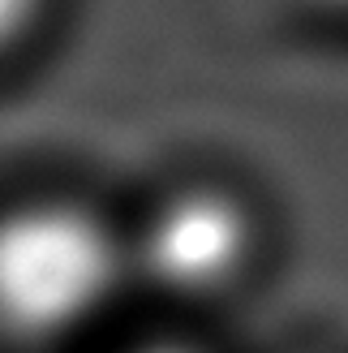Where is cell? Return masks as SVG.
Instances as JSON below:
<instances>
[{
  "label": "cell",
  "instance_id": "cell-1",
  "mask_svg": "<svg viewBox=\"0 0 348 353\" xmlns=\"http://www.w3.org/2000/svg\"><path fill=\"white\" fill-rule=\"evenodd\" d=\"M125 272V250L91 211L30 203L0 216V332L56 341L91 323Z\"/></svg>",
  "mask_w": 348,
  "mask_h": 353
},
{
  "label": "cell",
  "instance_id": "cell-2",
  "mask_svg": "<svg viewBox=\"0 0 348 353\" xmlns=\"http://www.w3.org/2000/svg\"><path fill=\"white\" fill-rule=\"evenodd\" d=\"M250 259V220L232 199L215 190H185L146 216L129 245L133 263L155 289L202 297L224 289Z\"/></svg>",
  "mask_w": 348,
  "mask_h": 353
},
{
  "label": "cell",
  "instance_id": "cell-3",
  "mask_svg": "<svg viewBox=\"0 0 348 353\" xmlns=\"http://www.w3.org/2000/svg\"><path fill=\"white\" fill-rule=\"evenodd\" d=\"M39 5L43 0H0V48H9L17 34L34 22Z\"/></svg>",
  "mask_w": 348,
  "mask_h": 353
},
{
  "label": "cell",
  "instance_id": "cell-4",
  "mask_svg": "<svg viewBox=\"0 0 348 353\" xmlns=\"http://www.w3.org/2000/svg\"><path fill=\"white\" fill-rule=\"evenodd\" d=\"M129 353H194L185 345H142V349H129Z\"/></svg>",
  "mask_w": 348,
  "mask_h": 353
},
{
  "label": "cell",
  "instance_id": "cell-5",
  "mask_svg": "<svg viewBox=\"0 0 348 353\" xmlns=\"http://www.w3.org/2000/svg\"><path fill=\"white\" fill-rule=\"evenodd\" d=\"M309 5H323V9H348V0H309Z\"/></svg>",
  "mask_w": 348,
  "mask_h": 353
}]
</instances>
